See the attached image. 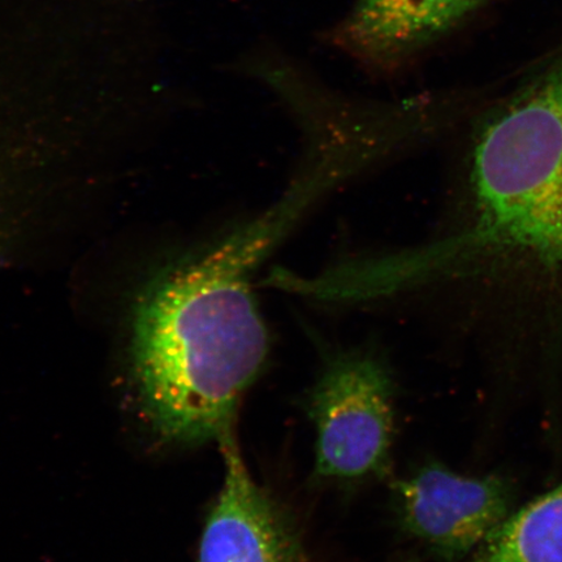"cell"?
Wrapping results in <instances>:
<instances>
[{"instance_id":"obj_1","label":"cell","mask_w":562,"mask_h":562,"mask_svg":"<svg viewBox=\"0 0 562 562\" xmlns=\"http://www.w3.org/2000/svg\"><path fill=\"white\" fill-rule=\"evenodd\" d=\"M473 136L459 227L378 258L379 283L390 293L445 279L508 283L553 301L562 344V34L490 104Z\"/></svg>"},{"instance_id":"obj_2","label":"cell","mask_w":562,"mask_h":562,"mask_svg":"<svg viewBox=\"0 0 562 562\" xmlns=\"http://www.w3.org/2000/svg\"><path fill=\"white\" fill-rule=\"evenodd\" d=\"M307 206L291 189L214 249L164 273L138 300L133 369L161 438L201 442L232 430L270 350L252 272Z\"/></svg>"},{"instance_id":"obj_3","label":"cell","mask_w":562,"mask_h":562,"mask_svg":"<svg viewBox=\"0 0 562 562\" xmlns=\"http://www.w3.org/2000/svg\"><path fill=\"white\" fill-rule=\"evenodd\" d=\"M315 427V472L323 480H361L390 460L395 405L390 371L363 351L329 362L307 397Z\"/></svg>"},{"instance_id":"obj_4","label":"cell","mask_w":562,"mask_h":562,"mask_svg":"<svg viewBox=\"0 0 562 562\" xmlns=\"http://www.w3.org/2000/svg\"><path fill=\"white\" fill-rule=\"evenodd\" d=\"M400 522L442 560H467L518 507L507 474L470 476L430 463L396 486Z\"/></svg>"},{"instance_id":"obj_5","label":"cell","mask_w":562,"mask_h":562,"mask_svg":"<svg viewBox=\"0 0 562 562\" xmlns=\"http://www.w3.org/2000/svg\"><path fill=\"white\" fill-rule=\"evenodd\" d=\"M496 0H355L323 41L370 74L395 76Z\"/></svg>"},{"instance_id":"obj_6","label":"cell","mask_w":562,"mask_h":562,"mask_svg":"<svg viewBox=\"0 0 562 562\" xmlns=\"http://www.w3.org/2000/svg\"><path fill=\"white\" fill-rule=\"evenodd\" d=\"M220 441L226 475L203 529L199 562H308L290 519L252 480L234 432Z\"/></svg>"},{"instance_id":"obj_7","label":"cell","mask_w":562,"mask_h":562,"mask_svg":"<svg viewBox=\"0 0 562 562\" xmlns=\"http://www.w3.org/2000/svg\"><path fill=\"white\" fill-rule=\"evenodd\" d=\"M465 562H562V481L517 507Z\"/></svg>"},{"instance_id":"obj_8","label":"cell","mask_w":562,"mask_h":562,"mask_svg":"<svg viewBox=\"0 0 562 562\" xmlns=\"http://www.w3.org/2000/svg\"><path fill=\"white\" fill-rule=\"evenodd\" d=\"M137 2H145V0H137Z\"/></svg>"}]
</instances>
